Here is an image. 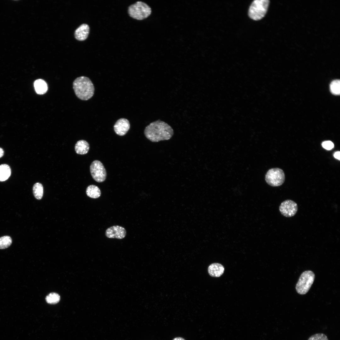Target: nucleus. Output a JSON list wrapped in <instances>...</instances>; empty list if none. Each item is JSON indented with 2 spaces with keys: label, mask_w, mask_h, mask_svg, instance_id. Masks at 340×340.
<instances>
[{
  "label": "nucleus",
  "mask_w": 340,
  "mask_h": 340,
  "mask_svg": "<svg viewBox=\"0 0 340 340\" xmlns=\"http://www.w3.org/2000/svg\"><path fill=\"white\" fill-rule=\"evenodd\" d=\"M12 240L11 238L8 235L0 237V249H4L9 247L11 244Z\"/></svg>",
  "instance_id": "18"
},
{
  "label": "nucleus",
  "mask_w": 340,
  "mask_h": 340,
  "mask_svg": "<svg viewBox=\"0 0 340 340\" xmlns=\"http://www.w3.org/2000/svg\"><path fill=\"white\" fill-rule=\"evenodd\" d=\"M322 145L323 148L328 150H331L334 146L333 143L331 141H326L323 142Z\"/></svg>",
  "instance_id": "22"
},
{
  "label": "nucleus",
  "mask_w": 340,
  "mask_h": 340,
  "mask_svg": "<svg viewBox=\"0 0 340 340\" xmlns=\"http://www.w3.org/2000/svg\"><path fill=\"white\" fill-rule=\"evenodd\" d=\"M89 27L86 24L81 25L75 30L74 33L75 38L79 41H83L88 37L89 32Z\"/></svg>",
  "instance_id": "11"
},
{
  "label": "nucleus",
  "mask_w": 340,
  "mask_h": 340,
  "mask_svg": "<svg viewBox=\"0 0 340 340\" xmlns=\"http://www.w3.org/2000/svg\"><path fill=\"white\" fill-rule=\"evenodd\" d=\"M126 233V230L124 227L119 225H115L106 229L105 235L109 238L122 239L125 237Z\"/></svg>",
  "instance_id": "9"
},
{
  "label": "nucleus",
  "mask_w": 340,
  "mask_h": 340,
  "mask_svg": "<svg viewBox=\"0 0 340 340\" xmlns=\"http://www.w3.org/2000/svg\"><path fill=\"white\" fill-rule=\"evenodd\" d=\"M90 172L93 178L97 182H102L106 179L107 173L102 163L99 161H93L90 167Z\"/></svg>",
  "instance_id": "7"
},
{
  "label": "nucleus",
  "mask_w": 340,
  "mask_h": 340,
  "mask_svg": "<svg viewBox=\"0 0 340 340\" xmlns=\"http://www.w3.org/2000/svg\"><path fill=\"white\" fill-rule=\"evenodd\" d=\"M224 269L221 264L214 263L210 265L208 267V271L209 275L213 277H219L224 273Z\"/></svg>",
  "instance_id": "12"
},
{
  "label": "nucleus",
  "mask_w": 340,
  "mask_h": 340,
  "mask_svg": "<svg viewBox=\"0 0 340 340\" xmlns=\"http://www.w3.org/2000/svg\"><path fill=\"white\" fill-rule=\"evenodd\" d=\"M11 174V170L9 165L5 164L0 165V181L7 180Z\"/></svg>",
  "instance_id": "16"
},
{
  "label": "nucleus",
  "mask_w": 340,
  "mask_h": 340,
  "mask_svg": "<svg viewBox=\"0 0 340 340\" xmlns=\"http://www.w3.org/2000/svg\"><path fill=\"white\" fill-rule=\"evenodd\" d=\"M73 87L75 94L81 100H88L94 94V85L88 77L81 76L77 78L73 82Z\"/></svg>",
  "instance_id": "2"
},
{
  "label": "nucleus",
  "mask_w": 340,
  "mask_h": 340,
  "mask_svg": "<svg viewBox=\"0 0 340 340\" xmlns=\"http://www.w3.org/2000/svg\"><path fill=\"white\" fill-rule=\"evenodd\" d=\"M114 130L115 133L118 135H125L130 128L129 121L125 118H121L118 120L114 125Z\"/></svg>",
  "instance_id": "10"
},
{
  "label": "nucleus",
  "mask_w": 340,
  "mask_h": 340,
  "mask_svg": "<svg viewBox=\"0 0 340 340\" xmlns=\"http://www.w3.org/2000/svg\"><path fill=\"white\" fill-rule=\"evenodd\" d=\"M32 190L35 197L38 200L41 199L43 193V188L42 184L39 182L36 183L33 186Z\"/></svg>",
  "instance_id": "17"
},
{
  "label": "nucleus",
  "mask_w": 340,
  "mask_h": 340,
  "mask_svg": "<svg viewBox=\"0 0 340 340\" xmlns=\"http://www.w3.org/2000/svg\"><path fill=\"white\" fill-rule=\"evenodd\" d=\"M266 182L270 185L278 186L284 182L285 175L283 171L279 168H275L269 170L265 177Z\"/></svg>",
  "instance_id": "6"
},
{
  "label": "nucleus",
  "mask_w": 340,
  "mask_h": 340,
  "mask_svg": "<svg viewBox=\"0 0 340 340\" xmlns=\"http://www.w3.org/2000/svg\"><path fill=\"white\" fill-rule=\"evenodd\" d=\"M308 340H329L327 336L322 333H316L311 336Z\"/></svg>",
  "instance_id": "21"
},
{
  "label": "nucleus",
  "mask_w": 340,
  "mask_h": 340,
  "mask_svg": "<svg viewBox=\"0 0 340 340\" xmlns=\"http://www.w3.org/2000/svg\"><path fill=\"white\" fill-rule=\"evenodd\" d=\"M173 340H185L184 338L181 337H176L174 338Z\"/></svg>",
  "instance_id": "25"
},
{
  "label": "nucleus",
  "mask_w": 340,
  "mask_h": 340,
  "mask_svg": "<svg viewBox=\"0 0 340 340\" xmlns=\"http://www.w3.org/2000/svg\"><path fill=\"white\" fill-rule=\"evenodd\" d=\"M145 137L153 142L168 140L173 136L174 132L167 123L158 120L150 123L144 131Z\"/></svg>",
  "instance_id": "1"
},
{
  "label": "nucleus",
  "mask_w": 340,
  "mask_h": 340,
  "mask_svg": "<svg viewBox=\"0 0 340 340\" xmlns=\"http://www.w3.org/2000/svg\"><path fill=\"white\" fill-rule=\"evenodd\" d=\"M298 205L294 201L287 200L282 202L280 207L279 210L281 213L286 217L294 216L298 211Z\"/></svg>",
  "instance_id": "8"
},
{
  "label": "nucleus",
  "mask_w": 340,
  "mask_h": 340,
  "mask_svg": "<svg viewBox=\"0 0 340 340\" xmlns=\"http://www.w3.org/2000/svg\"><path fill=\"white\" fill-rule=\"evenodd\" d=\"M60 299V295L55 292H52L48 295L46 298L47 303L50 304H55L59 302Z\"/></svg>",
  "instance_id": "19"
},
{
  "label": "nucleus",
  "mask_w": 340,
  "mask_h": 340,
  "mask_svg": "<svg viewBox=\"0 0 340 340\" xmlns=\"http://www.w3.org/2000/svg\"><path fill=\"white\" fill-rule=\"evenodd\" d=\"M314 278V274L312 271L307 270L303 272L300 276L296 285V289L297 292L301 295L306 294L312 285Z\"/></svg>",
  "instance_id": "5"
},
{
  "label": "nucleus",
  "mask_w": 340,
  "mask_h": 340,
  "mask_svg": "<svg viewBox=\"0 0 340 340\" xmlns=\"http://www.w3.org/2000/svg\"><path fill=\"white\" fill-rule=\"evenodd\" d=\"M34 87L37 94H43L47 92L48 85L46 82L42 79H38L34 82Z\"/></svg>",
  "instance_id": "14"
},
{
  "label": "nucleus",
  "mask_w": 340,
  "mask_h": 340,
  "mask_svg": "<svg viewBox=\"0 0 340 340\" xmlns=\"http://www.w3.org/2000/svg\"><path fill=\"white\" fill-rule=\"evenodd\" d=\"M340 152L339 151H337L334 153L333 156L334 157L337 159L340 160Z\"/></svg>",
  "instance_id": "23"
},
{
  "label": "nucleus",
  "mask_w": 340,
  "mask_h": 340,
  "mask_svg": "<svg viewBox=\"0 0 340 340\" xmlns=\"http://www.w3.org/2000/svg\"><path fill=\"white\" fill-rule=\"evenodd\" d=\"M269 2L268 0L253 1L248 10V15L250 18L255 20L262 19L267 12Z\"/></svg>",
  "instance_id": "3"
},
{
  "label": "nucleus",
  "mask_w": 340,
  "mask_h": 340,
  "mask_svg": "<svg viewBox=\"0 0 340 340\" xmlns=\"http://www.w3.org/2000/svg\"><path fill=\"white\" fill-rule=\"evenodd\" d=\"M150 7L146 3L138 1L130 6L128 8V13L132 18L141 20L147 18L151 14Z\"/></svg>",
  "instance_id": "4"
},
{
  "label": "nucleus",
  "mask_w": 340,
  "mask_h": 340,
  "mask_svg": "<svg viewBox=\"0 0 340 340\" xmlns=\"http://www.w3.org/2000/svg\"><path fill=\"white\" fill-rule=\"evenodd\" d=\"M86 193L88 196L94 199L98 198L101 195V191L99 188L93 184L89 185L87 187Z\"/></svg>",
  "instance_id": "15"
},
{
  "label": "nucleus",
  "mask_w": 340,
  "mask_h": 340,
  "mask_svg": "<svg viewBox=\"0 0 340 340\" xmlns=\"http://www.w3.org/2000/svg\"><path fill=\"white\" fill-rule=\"evenodd\" d=\"M89 147V144L86 141L81 140L77 141L76 143L75 150L77 154L84 155L88 152Z\"/></svg>",
  "instance_id": "13"
},
{
  "label": "nucleus",
  "mask_w": 340,
  "mask_h": 340,
  "mask_svg": "<svg viewBox=\"0 0 340 340\" xmlns=\"http://www.w3.org/2000/svg\"><path fill=\"white\" fill-rule=\"evenodd\" d=\"M340 85L339 80H335L332 82L330 85V89L332 94L335 95H338L340 94Z\"/></svg>",
  "instance_id": "20"
},
{
  "label": "nucleus",
  "mask_w": 340,
  "mask_h": 340,
  "mask_svg": "<svg viewBox=\"0 0 340 340\" xmlns=\"http://www.w3.org/2000/svg\"><path fill=\"white\" fill-rule=\"evenodd\" d=\"M4 154V151L1 148H0V158L2 157Z\"/></svg>",
  "instance_id": "24"
}]
</instances>
